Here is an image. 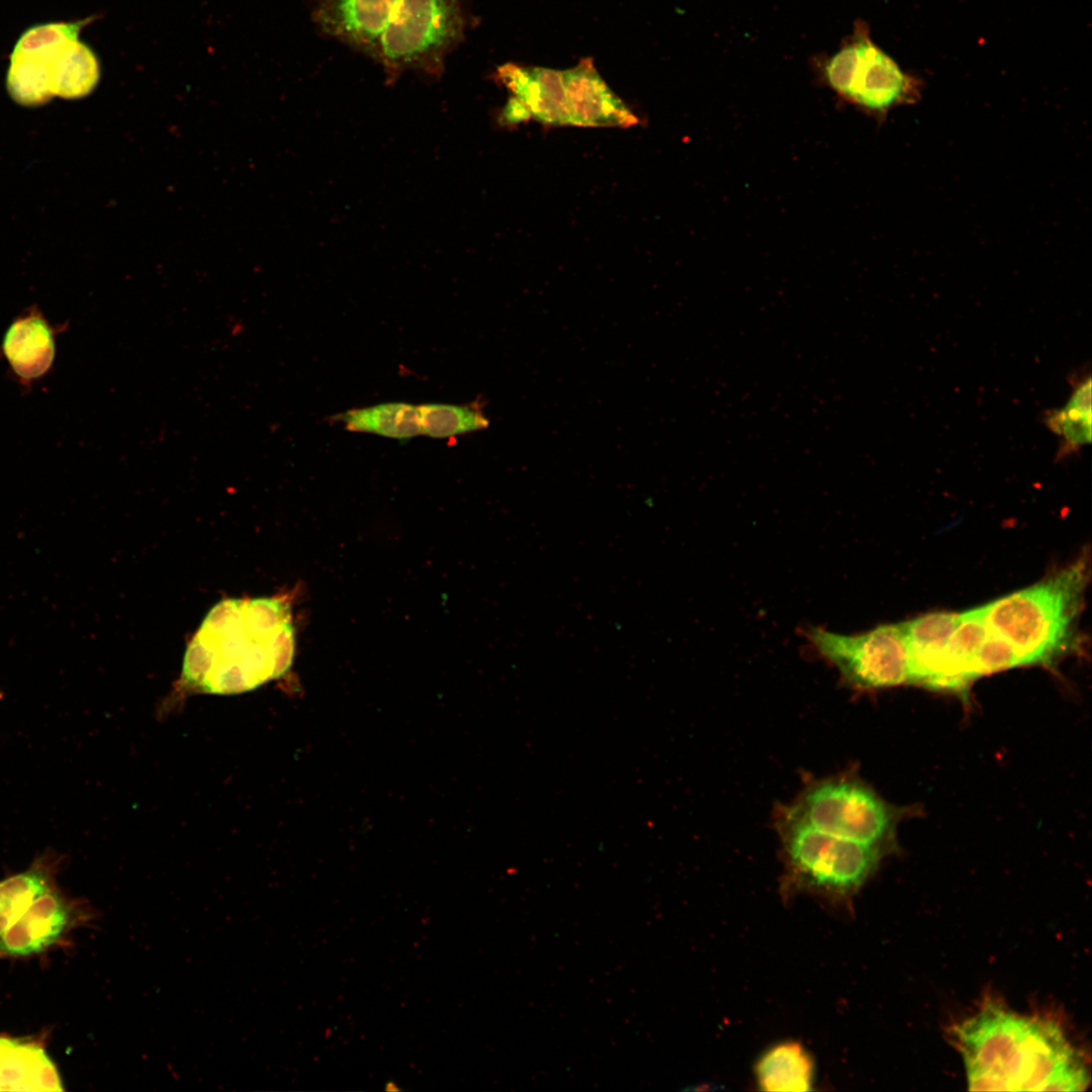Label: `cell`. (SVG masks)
<instances>
[{
    "label": "cell",
    "mask_w": 1092,
    "mask_h": 1092,
    "mask_svg": "<svg viewBox=\"0 0 1092 1092\" xmlns=\"http://www.w3.org/2000/svg\"><path fill=\"white\" fill-rule=\"evenodd\" d=\"M953 1036L969 1090L1082 1091L1089 1084L1084 1061L1054 1021L987 1003Z\"/></svg>",
    "instance_id": "6da1fadb"
},
{
    "label": "cell",
    "mask_w": 1092,
    "mask_h": 1092,
    "mask_svg": "<svg viewBox=\"0 0 1092 1092\" xmlns=\"http://www.w3.org/2000/svg\"><path fill=\"white\" fill-rule=\"evenodd\" d=\"M293 651L291 615L283 600H222L189 643L182 680L205 693L246 692L280 676Z\"/></svg>",
    "instance_id": "7a4b0ae2"
},
{
    "label": "cell",
    "mask_w": 1092,
    "mask_h": 1092,
    "mask_svg": "<svg viewBox=\"0 0 1092 1092\" xmlns=\"http://www.w3.org/2000/svg\"><path fill=\"white\" fill-rule=\"evenodd\" d=\"M1085 557L1025 589L983 607L988 631L1014 651L1019 664H1052L1074 641L1088 582Z\"/></svg>",
    "instance_id": "3957f363"
},
{
    "label": "cell",
    "mask_w": 1092,
    "mask_h": 1092,
    "mask_svg": "<svg viewBox=\"0 0 1092 1092\" xmlns=\"http://www.w3.org/2000/svg\"><path fill=\"white\" fill-rule=\"evenodd\" d=\"M774 825L781 841L786 897L811 893L841 901L874 874L886 854L878 847L816 829L778 805Z\"/></svg>",
    "instance_id": "277c9868"
},
{
    "label": "cell",
    "mask_w": 1092,
    "mask_h": 1092,
    "mask_svg": "<svg viewBox=\"0 0 1092 1092\" xmlns=\"http://www.w3.org/2000/svg\"><path fill=\"white\" fill-rule=\"evenodd\" d=\"M95 919L91 906L63 895L53 866L39 860L0 881V959L44 953Z\"/></svg>",
    "instance_id": "5b68a950"
},
{
    "label": "cell",
    "mask_w": 1092,
    "mask_h": 1092,
    "mask_svg": "<svg viewBox=\"0 0 1092 1092\" xmlns=\"http://www.w3.org/2000/svg\"><path fill=\"white\" fill-rule=\"evenodd\" d=\"M786 807L816 829L885 853L895 847L896 828L904 813L850 770L818 779L807 777L800 793Z\"/></svg>",
    "instance_id": "8992f818"
},
{
    "label": "cell",
    "mask_w": 1092,
    "mask_h": 1092,
    "mask_svg": "<svg viewBox=\"0 0 1092 1092\" xmlns=\"http://www.w3.org/2000/svg\"><path fill=\"white\" fill-rule=\"evenodd\" d=\"M464 27L460 0H398L375 60L389 81L407 70L438 76L446 56L461 41Z\"/></svg>",
    "instance_id": "52a82bcc"
},
{
    "label": "cell",
    "mask_w": 1092,
    "mask_h": 1092,
    "mask_svg": "<svg viewBox=\"0 0 1092 1092\" xmlns=\"http://www.w3.org/2000/svg\"><path fill=\"white\" fill-rule=\"evenodd\" d=\"M810 647L855 690H878L909 682V656L903 623L844 635L821 627L804 632Z\"/></svg>",
    "instance_id": "ba28073f"
},
{
    "label": "cell",
    "mask_w": 1092,
    "mask_h": 1092,
    "mask_svg": "<svg viewBox=\"0 0 1092 1092\" xmlns=\"http://www.w3.org/2000/svg\"><path fill=\"white\" fill-rule=\"evenodd\" d=\"M824 75L839 96L879 116L919 98L917 82L878 48L860 26L851 40L828 60Z\"/></svg>",
    "instance_id": "9c48e42d"
},
{
    "label": "cell",
    "mask_w": 1092,
    "mask_h": 1092,
    "mask_svg": "<svg viewBox=\"0 0 1092 1092\" xmlns=\"http://www.w3.org/2000/svg\"><path fill=\"white\" fill-rule=\"evenodd\" d=\"M561 72L570 125L626 128L638 123V117L609 87L593 59H581Z\"/></svg>",
    "instance_id": "30bf717a"
},
{
    "label": "cell",
    "mask_w": 1092,
    "mask_h": 1092,
    "mask_svg": "<svg viewBox=\"0 0 1092 1092\" xmlns=\"http://www.w3.org/2000/svg\"><path fill=\"white\" fill-rule=\"evenodd\" d=\"M398 0H317L313 19L326 34L375 59Z\"/></svg>",
    "instance_id": "8fae6325"
},
{
    "label": "cell",
    "mask_w": 1092,
    "mask_h": 1092,
    "mask_svg": "<svg viewBox=\"0 0 1092 1092\" xmlns=\"http://www.w3.org/2000/svg\"><path fill=\"white\" fill-rule=\"evenodd\" d=\"M495 79L529 111L531 119L545 125H570L562 72L547 67L507 63Z\"/></svg>",
    "instance_id": "7c38bea8"
},
{
    "label": "cell",
    "mask_w": 1092,
    "mask_h": 1092,
    "mask_svg": "<svg viewBox=\"0 0 1092 1092\" xmlns=\"http://www.w3.org/2000/svg\"><path fill=\"white\" fill-rule=\"evenodd\" d=\"M958 613L938 612L904 622L909 656V682L941 690L945 649Z\"/></svg>",
    "instance_id": "4fadbf2b"
},
{
    "label": "cell",
    "mask_w": 1092,
    "mask_h": 1092,
    "mask_svg": "<svg viewBox=\"0 0 1092 1092\" xmlns=\"http://www.w3.org/2000/svg\"><path fill=\"white\" fill-rule=\"evenodd\" d=\"M55 1065L32 1041L0 1037V1090L62 1091Z\"/></svg>",
    "instance_id": "5bb4252c"
},
{
    "label": "cell",
    "mask_w": 1092,
    "mask_h": 1092,
    "mask_svg": "<svg viewBox=\"0 0 1092 1092\" xmlns=\"http://www.w3.org/2000/svg\"><path fill=\"white\" fill-rule=\"evenodd\" d=\"M3 352L22 380L35 379L53 363L54 331L40 314L31 312L10 326L4 338Z\"/></svg>",
    "instance_id": "9a60e30c"
},
{
    "label": "cell",
    "mask_w": 1092,
    "mask_h": 1092,
    "mask_svg": "<svg viewBox=\"0 0 1092 1092\" xmlns=\"http://www.w3.org/2000/svg\"><path fill=\"white\" fill-rule=\"evenodd\" d=\"M987 636L983 607L959 614L946 644L941 690L961 694L969 690L978 678L977 655Z\"/></svg>",
    "instance_id": "2e32d148"
},
{
    "label": "cell",
    "mask_w": 1092,
    "mask_h": 1092,
    "mask_svg": "<svg viewBox=\"0 0 1092 1092\" xmlns=\"http://www.w3.org/2000/svg\"><path fill=\"white\" fill-rule=\"evenodd\" d=\"M1072 393L1066 404L1045 413L1044 424L1060 438L1059 458L1078 453L1091 443V376L1089 371L1070 379Z\"/></svg>",
    "instance_id": "e0dca14e"
},
{
    "label": "cell",
    "mask_w": 1092,
    "mask_h": 1092,
    "mask_svg": "<svg viewBox=\"0 0 1092 1092\" xmlns=\"http://www.w3.org/2000/svg\"><path fill=\"white\" fill-rule=\"evenodd\" d=\"M754 1073L763 1091H809L814 1080V1062L801 1043L786 1041L762 1054Z\"/></svg>",
    "instance_id": "ac0fdd59"
},
{
    "label": "cell",
    "mask_w": 1092,
    "mask_h": 1092,
    "mask_svg": "<svg viewBox=\"0 0 1092 1092\" xmlns=\"http://www.w3.org/2000/svg\"><path fill=\"white\" fill-rule=\"evenodd\" d=\"M345 429L392 439H411L422 434L418 406L387 402L353 408L335 417Z\"/></svg>",
    "instance_id": "d6986e66"
},
{
    "label": "cell",
    "mask_w": 1092,
    "mask_h": 1092,
    "mask_svg": "<svg viewBox=\"0 0 1092 1092\" xmlns=\"http://www.w3.org/2000/svg\"><path fill=\"white\" fill-rule=\"evenodd\" d=\"M54 94L66 98L87 95L99 79L95 54L78 39L68 43L51 61Z\"/></svg>",
    "instance_id": "ffe728a7"
},
{
    "label": "cell",
    "mask_w": 1092,
    "mask_h": 1092,
    "mask_svg": "<svg viewBox=\"0 0 1092 1092\" xmlns=\"http://www.w3.org/2000/svg\"><path fill=\"white\" fill-rule=\"evenodd\" d=\"M421 431L432 438H449L484 430L489 419L478 402L468 404L425 403L418 405Z\"/></svg>",
    "instance_id": "44dd1931"
},
{
    "label": "cell",
    "mask_w": 1092,
    "mask_h": 1092,
    "mask_svg": "<svg viewBox=\"0 0 1092 1092\" xmlns=\"http://www.w3.org/2000/svg\"><path fill=\"white\" fill-rule=\"evenodd\" d=\"M7 86L12 97L22 104L46 102L55 95L51 62L34 55L12 53Z\"/></svg>",
    "instance_id": "7402d4cb"
},
{
    "label": "cell",
    "mask_w": 1092,
    "mask_h": 1092,
    "mask_svg": "<svg viewBox=\"0 0 1092 1092\" xmlns=\"http://www.w3.org/2000/svg\"><path fill=\"white\" fill-rule=\"evenodd\" d=\"M91 20L32 26L19 37L13 53L34 55L51 62L68 43L78 39L81 28Z\"/></svg>",
    "instance_id": "603a6c76"
},
{
    "label": "cell",
    "mask_w": 1092,
    "mask_h": 1092,
    "mask_svg": "<svg viewBox=\"0 0 1092 1092\" xmlns=\"http://www.w3.org/2000/svg\"><path fill=\"white\" fill-rule=\"evenodd\" d=\"M530 119L531 115L527 108L516 98L510 96L509 101L502 109L499 121L503 124H517Z\"/></svg>",
    "instance_id": "cb8c5ba5"
}]
</instances>
